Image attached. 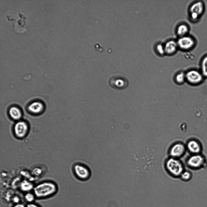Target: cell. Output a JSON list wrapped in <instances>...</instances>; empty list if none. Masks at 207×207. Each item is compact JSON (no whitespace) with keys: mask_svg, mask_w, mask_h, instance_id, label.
<instances>
[{"mask_svg":"<svg viewBox=\"0 0 207 207\" xmlns=\"http://www.w3.org/2000/svg\"><path fill=\"white\" fill-rule=\"evenodd\" d=\"M204 9V5L202 2H197L192 4L189 8L192 19L193 20H197L203 13Z\"/></svg>","mask_w":207,"mask_h":207,"instance_id":"6","label":"cell"},{"mask_svg":"<svg viewBox=\"0 0 207 207\" xmlns=\"http://www.w3.org/2000/svg\"><path fill=\"white\" fill-rule=\"evenodd\" d=\"M34 194L31 193H27L25 196V199L26 201L29 203H32L35 199Z\"/></svg>","mask_w":207,"mask_h":207,"instance_id":"19","label":"cell"},{"mask_svg":"<svg viewBox=\"0 0 207 207\" xmlns=\"http://www.w3.org/2000/svg\"><path fill=\"white\" fill-rule=\"evenodd\" d=\"M12 200L14 202L17 204L18 203V202L20 200L19 198L18 197L15 196L13 198Z\"/></svg>","mask_w":207,"mask_h":207,"instance_id":"23","label":"cell"},{"mask_svg":"<svg viewBox=\"0 0 207 207\" xmlns=\"http://www.w3.org/2000/svg\"><path fill=\"white\" fill-rule=\"evenodd\" d=\"M156 50L158 53L160 54L163 55L165 53L164 46L161 44H159L157 45Z\"/></svg>","mask_w":207,"mask_h":207,"instance_id":"21","label":"cell"},{"mask_svg":"<svg viewBox=\"0 0 207 207\" xmlns=\"http://www.w3.org/2000/svg\"><path fill=\"white\" fill-rule=\"evenodd\" d=\"M175 79L178 83H182L186 81L185 74L183 72H181L176 75Z\"/></svg>","mask_w":207,"mask_h":207,"instance_id":"18","label":"cell"},{"mask_svg":"<svg viewBox=\"0 0 207 207\" xmlns=\"http://www.w3.org/2000/svg\"><path fill=\"white\" fill-rule=\"evenodd\" d=\"M185 75L186 81L190 84L194 85L201 84L205 78L201 71L195 69L188 71Z\"/></svg>","mask_w":207,"mask_h":207,"instance_id":"3","label":"cell"},{"mask_svg":"<svg viewBox=\"0 0 207 207\" xmlns=\"http://www.w3.org/2000/svg\"><path fill=\"white\" fill-rule=\"evenodd\" d=\"M181 178L184 180H187L191 177L190 173L187 171L183 172L180 175Z\"/></svg>","mask_w":207,"mask_h":207,"instance_id":"20","label":"cell"},{"mask_svg":"<svg viewBox=\"0 0 207 207\" xmlns=\"http://www.w3.org/2000/svg\"><path fill=\"white\" fill-rule=\"evenodd\" d=\"M178 47L183 50L192 48L195 44V41L191 37L184 36L181 37L177 42Z\"/></svg>","mask_w":207,"mask_h":207,"instance_id":"8","label":"cell"},{"mask_svg":"<svg viewBox=\"0 0 207 207\" xmlns=\"http://www.w3.org/2000/svg\"><path fill=\"white\" fill-rule=\"evenodd\" d=\"M185 150V147L183 144L177 143L171 147L170 151V154L172 158H177L183 155Z\"/></svg>","mask_w":207,"mask_h":207,"instance_id":"9","label":"cell"},{"mask_svg":"<svg viewBox=\"0 0 207 207\" xmlns=\"http://www.w3.org/2000/svg\"><path fill=\"white\" fill-rule=\"evenodd\" d=\"M13 207H25V205L21 203L16 204Z\"/></svg>","mask_w":207,"mask_h":207,"instance_id":"24","label":"cell"},{"mask_svg":"<svg viewBox=\"0 0 207 207\" xmlns=\"http://www.w3.org/2000/svg\"><path fill=\"white\" fill-rule=\"evenodd\" d=\"M166 167L168 172L175 176L180 175L183 172L182 164L177 158L172 157L169 159L166 162Z\"/></svg>","mask_w":207,"mask_h":207,"instance_id":"2","label":"cell"},{"mask_svg":"<svg viewBox=\"0 0 207 207\" xmlns=\"http://www.w3.org/2000/svg\"><path fill=\"white\" fill-rule=\"evenodd\" d=\"M9 114L12 118L16 120L20 119L22 116L21 110L16 106L11 107L9 110Z\"/></svg>","mask_w":207,"mask_h":207,"instance_id":"13","label":"cell"},{"mask_svg":"<svg viewBox=\"0 0 207 207\" xmlns=\"http://www.w3.org/2000/svg\"><path fill=\"white\" fill-rule=\"evenodd\" d=\"M200 71L204 78H207V55L204 57L202 61Z\"/></svg>","mask_w":207,"mask_h":207,"instance_id":"16","label":"cell"},{"mask_svg":"<svg viewBox=\"0 0 207 207\" xmlns=\"http://www.w3.org/2000/svg\"><path fill=\"white\" fill-rule=\"evenodd\" d=\"M74 169L76 176L80 180H87L90 177V171L84 165H76L74 166Z\"/></svg>","mask_w":207,"mask_h":207,"instance_id":"7","label":"cell"},{"mask_svg":"<svg viewBox=\"0 0 207 207\" xmlns=\"http://www.w3.org/2000/svg\"><path fill=\"white\" fill-rule=\"evenodd\" d=\"M187 147L189 150L193 153H197L200 150L199 144L196 142L194 140L189 142L187 144Z\"/></svg>","mask_w":207,"mask_h":207,"instance_id":"14","label":"cell"},{"mask_svg":"<svg viewBox=\"0 0 207 207\" xmlns=\"http://www.w3.org/2000/svg\"><path fill=\"white\" fill-rule=\"evenodd\" d=\"M203 162V159L199 155H193L190 157L188 161V164L193 167H197L200 166Z\"/></svg>","mask_w":207,"mask_h":207,"instance_id":"12","label":"cell"},{"mask_svg":"<svg viewBox=\"0 0 207 207\" xmlns=\"http://www.w3.org/2000/svg\"><path fill=\"white\" fill-rule=\"evenodd\" d=\"M44 108L43 104L39 101L32 102L28 107V109L30 112L36 114L41 113L44 110Z\"/></svg>","mask_w":207,"mask_h":207,"instance_id":"10","label":"cell"},{"mask_svg":"<svg viewBox=\"0 0 207 207\" xmlns=\"http://www.w3.org/2000/svg\"><path fill=\"white\" fill-rule=\"evenodd\" d=\"M188 31V27L185 24L180 25L178 27L177 29L178 35L181 37L185 36Z\"/></svg>","mask_w":207,"mask_h":207,"instance_id":"15","label":"cell"},{"mask_svg":"<svg viewBox=\"0 0 207 207\" xmlns=\"http://www.w3.org/2000/svg\"><path fill=\"white\" fill-rule=\"evenodd\" d=\"M29 130V127L27 123L24 121H19L17 122L14 127V133L18 138L22 139L27 135Z\"/></svg>","mask_w":207,"mask_h":207,"instance_id":"4","label":"cell"},{"mask_svg":"<svg viewBox=\"0 0 207 207\" xmlns=\"http://www.w3.org/2000/svg\"><path fill=\"white\" fill-rule=\"evenodd\" d=\"M26 207H40L38 205H36V204L32 203H29L27 205Z\"/></svg>","mask_w":207,"mask_h":207,"instance_id":"22","label":"cell"},{"mask_svg":"<svg viewBox=\"0 0 207 207\" xmlns=\"http://www.w3.org/2000/svg\"><path fill=\"white\" fill-rule=\"evenodd\" d=\"M178 47L177 42L174 40L169 41L164 46L165 52L168 54H172L176 51Z\"/></svg>","mask_w":207,"mask_h":207,"instance_id":"11","label":"cell"},{"mask_svg":"<svg viewBox=\"0 0 207 207\" xmlns=\"http://www.w3.org/2000/svg\"><path fill=\"white\" fill-rule=\"evenodd\" d=\"M111 87L116 89H123L127 86L128 82L126 79L119 76H116L111 78L109 81Z\"/></svg>","mask_w":207,"mask_h":207,"instance_id":"5","label":"cell"},{"mask_svg":"<svg viewBox=\"0 0 207 207\" xmlns=\"http://www.w3.org/2000/svg\"><path fill=\"white\" fill-rule=\"evenodd\" d=\"M20 188L23 191L28 192L32 189L33 185L31 183L25 181L22 183Z\"/></svg>","mask_w":207,"mask_h":207,"instance_id":"17","label":"cell"},{"mask_svg":"<svg viewBox=\"0 0 207 207\" xmlns=\"http://www.w3.org/2000/svg\"><path fill=\"white\" fill-rule=\"evenodd\" d=\"M57 187L54 183L45 182L41 183L35 187L34 194L38 198H43L50 196L55 193Z\"/></svg>","mask_w":207,"mask_h":207,"instance_id":"1","label":"cell"}]
</instances>
